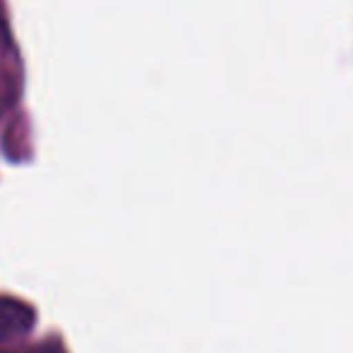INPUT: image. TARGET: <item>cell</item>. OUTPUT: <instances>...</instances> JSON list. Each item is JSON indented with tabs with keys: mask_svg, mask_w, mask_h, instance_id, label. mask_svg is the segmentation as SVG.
Listing matches in <instances>:
<instances>
[{
	"mask_svg": "<svg viewBox=\"0 0 353 353\" xmlns=\"http://www.w3.org/2000/svg\"><path fill=\"white\" fill-rule=\"evenodd\" d=\"M34 325V310L22 301L0 298V341L17 339Z\"/></svg>",
	"mask_w": 353,
	"mask_h": 353,
	"instance_id": "obj_1",
	"label": "cell"
},
{
	"mask_svg": "<svg viewBox=\"0 0 353 353\" xmlns=\"http://www.w3.org/2000/svg\"><path fill=\"white\" fill-rule=\"evenodd\" d=\"M0 353H3V351H0Z\"/></svg>",
	"mask_w": 353,
	"mask_h": 353,
	"instance_id": "obj_2",
	"label": "cell"
}]
</instances>
